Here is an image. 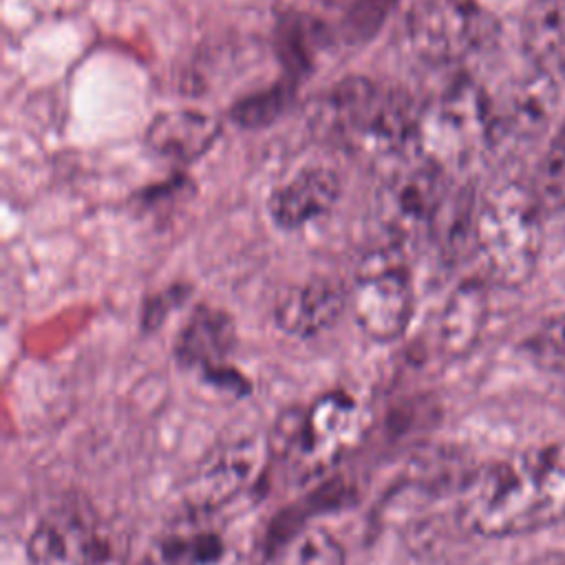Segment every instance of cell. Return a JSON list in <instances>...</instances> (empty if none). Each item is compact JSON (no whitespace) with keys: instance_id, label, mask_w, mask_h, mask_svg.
Segmentation results:
<instances>
[{"instance_id":"obj_1","label":"cell","mask_w":565,"mask_h":565,"mask_svg":"<svg viewBox=\"0 0 565 565\" xmlns=\"http://www.w3.org/2000/svg\"><path fill=\"white\" fill-rule=\"evenodd\" d=\"M461 527L486 539L530 534L565 519V441H547L497 459L459 490Z\"/></svg>"},{"instance_id":"obj_2","label":"cell","mask_w":565,"mask_h":565,"mask_svg":"<svg viewBox=\"0 0 565 565\" xmlns=\"http://www.w3.org/2000/svg\"><path fill=\"white\" fill-rule=\"evenodd\" d=\"M313 135L369 159L415 146L417 110L406 93L366 77H347L318 97L309 113Z\"/></svg>"},{"instance_id":"obj_3","label":"cell","mask_w":565,"mask_h":565,"mask_svg":"<svg viewBox=\"0 0 565 565\" xmlns=\"http://www.w3.org/2000/svg\"><path fill=\"white\" fill-rule=\"evenodd\" d=\"M541 205L532 188L503 181L477 203L475 252L486 276L503 287L532 278L541 256Z\"/></svg>"},{"instance_id":"obj_4","label":"cell","mask_w":565,"mask_h":565,"mask_svg":"<svg viewBox=\"0 0 565 565\" xmlns=\"http://www.w3.org/2000/svg\"><path fill=\"white\" fill-rule=\"evenodd\" d=\"M488 146H492V102L470 79L450 84L417 113L415 148L444 172L463 168Z\"/></svg>"},{"instance_id":"obj_5","label":"cell","mask_w":565,"mask_h":565,"mask_svg":"<svg viewBox=\"0 0 565 565\" xmlns=\"http://www.w3.org/2000/svg\"><path fill=\"white\" fill-rule=\"evenodd\" d=\"M358 424L353 395L333 388L316 397L307 408H289L278 415L267 437L271 457L300 475H313L329 463Z\"/></svg>"},{"instance_id":"obj_6","label":"cell","mask_w":565,"mask_h":565,"mask_svg":"<svg viewBox=\"0 0 565 565\" xmlns=\"http://www.w3.org/2000/svg\"><path fill=\"white\" fill-rule=\"evenodd\" d=\"M446 201V172L422 159L397 168L375 194L373 218L388 236V247L404 245L433 232Z\"/></svg>"},{"instance_id":"obj_7","label":"cell","mask_w":565,"mask_h":565,"mask_svg":"<svg viewBox=\"0 0 565 565\" xmlns=\"http://www.w3.org/2000/svg\"><path fill=\"white\" fill-rule=\"evenodd\" d=\"M399 249L384 247L360 267L349 305L360 331L375 342L397 340L411 324L415 298Z\"/></svg>"},{"instance_id":"obj_8","label":"cell","mask_w":565,"mask_h":565,"mask_svg":"<svg viewBox=\"0 0 565 565\" xmlns=\"http://www.w3.org/2000/svg\"><path fill=\"white\" fill-rule=\"evenodd\" d=\"M411 49L426 62H459L486 49L497 20L477 0H426L408 18Z\"/></svg>"},{"instance_id":"obj_9","label":"cell","mask_w":565,"mask_h":565,"mask_svg":"<svg viewBox=\"0 0 565 565\" xmlns=\"http://www.w3.org/2000/svg\"><path fill=\"white\" fill-rule=\"evenodd\" d=\"M267 439L245 437L216 448L190 477L183 501L190 516H207L243 494L265 466Z\"/></svg>"},{"instance_id":"obj_10","label":"cell","mask_w":565,"mask_h":565,"mask_svg":"<svg viewBox=\"0 0 565 565\" xmlns=\"http://www.w3.org/2000/svg\"><path fill=\"white\" fill-rule=\"evenodd\" d=\"M234 340V324L227 313L199 307L181 329L174 355L183 366L194 369L207 384L243 395L247 391V382L227 364Z\"/></svg>"},{"instance_id":"obj_11","label":"cell","mask_w":565,"mask_h":565,"mask_svg":"<svg viewBox=\"0 0 565 565\" xmlns=\"http://www.w3.org/2000/svg\"><path fill=\"white\" fill-rule=\"evenodd\" d=\"M556 102L558 88L554 73L534 68L508 90L499 106L492 104V143L499 139H536L547 128Z\"/></svg>"},{"instance_id":"obj_12","label":"cell","mask_w":565,"mask_h":565,"mask_svg":"<svg viewBox=\"0 0 565 565\" xmlns=\"http://www.w3.org/2000/svg\"><path fill=\"white\" fill-rule=\"evenodd\" d=\"M99 530L71 505L46 512L33 527L24 565H90Z\"/></svg>"},{"instance_id":"obj_13","label":"cell","mask_w":565,"mask_h":565,"mask_svg":"<svg viewBox=\"0 0 565 565\" xmlns=\"http://www.w3.org/2000/svg\"><path fill=\"white\" fill-rule=\"evenodd\" d=\"M349 305L340 280L313 278L289 289L276 305V324L298 338H311L335 324Z\"/></svg>"},{"instance_id":"obj_14","label":"cell","mask_w":565,"mask_h":565,"mask_svg":"<svg viewBox=\"0 0 565 565\" xmlns=\"http://www.w3.org/2000/svg\"><path fill=\"white\" fill-rule=\"evenodd\" d=\"M340 196V179L329 168H307L269 199V214L280 227H300L327 214Z\"/></svg>"},{"instance_id":"obj_15","label":"cell","mask_w":565,"mask_h":565,"mask_svg":"<svg viewBox=\"0 0 565 565\" xmlns=\"http://www.w3.org/2000/svg\"><path fill=\"white\" fill-rule=\"evenodd\" d=\"M221 124L199 110H170L154 117L146 130L148 148L168 161L190 163L205 154L216 137Z\"/></svg>"},{"instance_id":"obj_16","label":"cell","mask_w":565,"mask_h":565,"mask_svg":"<svg viewBox=\"0 0 565 565\" xmlns=\"http://www.w3.org/2000/svg\"><path fill=\"white\" fill-rule=\"evenodd\" d=\"M486 318H488V294L483 282L470 278L457 285L455 291L448 296L439 316L437 340L444 355L448 358L468 355L481 338Z\"/></svg>"},{"instance_id":"obj_17","label":"cell","mask_w":565,"mask_h":565,"mask_svg":"<svg viewBox=\"0 0 565 565\" xmlns=\"http://www.w3.org/2000/svg\"><path fill=\"white\" fill-rule=\"evenodd\" d=\"M523 51L534 68L554 73L565 64V0H532L521 20Z\"/></svg>"},{"instance_id":"obj_18","label":"cell","mask_w":565,"mask_h":565,"mask_svg":"<svg viewBox=\"0 0 565 565\" xmlns=\"http://www.w3.org/2000/svg\"><path fill=\"white\" fill-rule=\"evenodd\" d=\"M203 516H190L185 525H179L161 536L157 561L159 565H218L225 556L223 536L201 525Z\"/></svg>"},{"instance_id":"obj_19","label":"cell","mask_w":565,"mask_h":565,"mask_svg":"<svg viewBox=\"0 0 565 565\" xmlns=\"http://www.w3.org/2000/svg\"><path fill=\"white\" fill-rule=\"evenodd\" d=\"M269 565H347L342 543L322 527L289 534L274 552Z\"/></svg>"},{"instance_id":"obj_20","label":"cell","mask_w":565,"mask_h":565,"mask_svg":"<svg viewBox=\"0 0 565 565\" xmlns=\"http://www.w3.org/2000/svg\"><path fill=\"white\" fill-rule=\"evenodd\" d=\"M532 190L541 210H565V121L561 124L541 159Z\"/></svg>"},{"instance_id":"obj_21","label":"cell","mask_w":565,"mask_h":565,"mask_svg":"<svg viewBox=\"0 0 565 565\" xmlns=\"http://www.w3.org/2000/svg\"><path fill=\"white\" fill-rule=\"evenodd\" d=\"M327 7L349 40H364L380 26L391 0H327Z\"/></svg>"},{"instance_id":"obj_22","label":"cell","mask_w":565,"mask_h":565,"mask_svg":"<svg viewBox=\"0 0 565 565\" xmlns=\"http://www.w3.org/2000/svg\"><path fill=\"white\" fill-rule=\"evenodd\" d=\"M525 353L536 366L565 375V313L547 318L525 340Z\"/></svg>"},{"instance_id":"obj_23","label":"cell","mask_w":565,"mask_h":565,"mask_svg":"<svg viewBox=\"0 0 565 565\" xmlns=\"http://www.w3.org/2000/svg\"><path fill=\"white\" fill-rule=\"evenodd\" d=\"M289 99H291V90L287 86H276V88H269L267 93L252 95L238 102L232 108V117L236 124L245 128H258L263 124H269L274 117H278V113L285 110Z\"/></svg>"},{"instance_id":"obj_24","label":"cell","mask_w":565,"mask_h":565,"mask_svg":"<svg viewBox=\"0 0 565 565\" xmlns=\"http://www.w3.org/2000/svg\"><path fill=\"white\" fill-rule=\"evenodd\" d=\"M530 565H565V552H547Z\"/></svg>"},{"instance_id":"obj_25","label":"cell","mask_w":565,"mask_h":565,"mask_svg":"<svg viewBox=\"0 0 565 565\" xmlns=\"http://www.w3.org/2000/svg\"><path fill=\"white\" fill-rule=\"evenodd\" d=\"M139 565H159V561H154V558H146L143 563H139Z\"/></svg>"}]
</instances>
